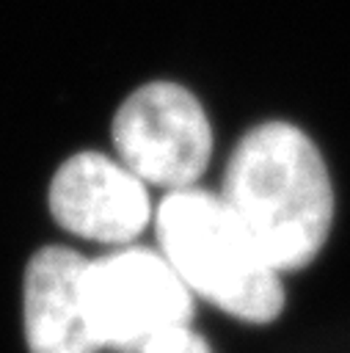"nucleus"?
<instances>
[{"label":"nucleus","mask_w":350,"mask_h":353,"mask_svg":"<svg viewBox=\"0 0 350 353\" xmlns=\"http://www.w3.org/2000/svg\"><path fill=\"white\" fill-rule=\"evenodd\" d=\"M220 196L281 276L311 265L331 234L333 185L325 160L289 121H262L237 141Z\"/></svg>","instance_id":"nucleus-1"},{"label":"nucleus","mask_w":350,"mask_h":353,"mask_svg":"<svg viewBox=\"0 0 350 353\" xmlns=\"http://www.w3.org/2000/svg\"><path fill=\"white\" fill-rule=\"evenodd\" d=\"M152 221L160 254L193 295L251 325H267L284 312L281 273L220 193L198 185L168 190Z\"/></svg>","instance_id":"nucleus-2"},{"label":"nucleus","mask_w":350,"mask_h":353,"mask_svg":"<svg viewBox=\"0 0 350 353\" xmlns=\"http://www.w3.org/2000/svg\"><path fill=\"white\" fill-rule=\"evenodd\" d=\"M85 303L99 350L135 353L152 336L190 325L193 292L160 248L119 245L88 259Z\"/></svg>","instance_id":"nucleus-3"},{"label":"nucleus","mask_w":350,"mask_h":353,"mask_svg":"<svg viewBox=\"0 0 350 353\" xmlns=\"http://www.w3.org/2000/svg\"><path fill=\"white\" fill-rule=\"evenodd\" d=\"M110 138L116 157L146 185L193 188L212 157V127L201 102L179 83L138 85L119 105Z\"/></svg>","instance_id":"nucleus-4"},{"label":"nucleus","mask_w":350,"mask_h":353,"mask_svg":"<svg viewBox=\"0 0 350 353\" xmlns=\"http://www.w3.org/2000/svg\"><path fill=\"white\" fill-rule=\"evenodd\" d=\"M47 201L61 229L116 248L135 243L152 221L149 185L102 152H77L63 160Z\"/></svg>","instance_id":"nucleus-5"},{"label":"nucleus","mask_w":350,"mask_h":353,"mask_svg":"<svg viewBox=\"0 0 350 353\" xmlns=\"http://www.w3.org/2000/svg\"><path fill=\"white\" fill-rule=\"evenodd\" d=\"M88 259L66 245L39 248L22 279V325L30 353H99L85 303Z\"/></svg>","instance_id":"nucleus-6"},{"label":"nucleus","mask_w":350,"mask_h":353,"mask_svg":"<svg viewBox=\"0 0 350 353\" xmlns=\"http://www.w3.org/2000/svg\"><path fill=\"white\" fill-rule=\"evenodd\" d=\"M135 353H212V347L190 325H176V328H168V331L152 336Z\"/></svg>","instance_id":"nucleus-7"}]
</instances>
